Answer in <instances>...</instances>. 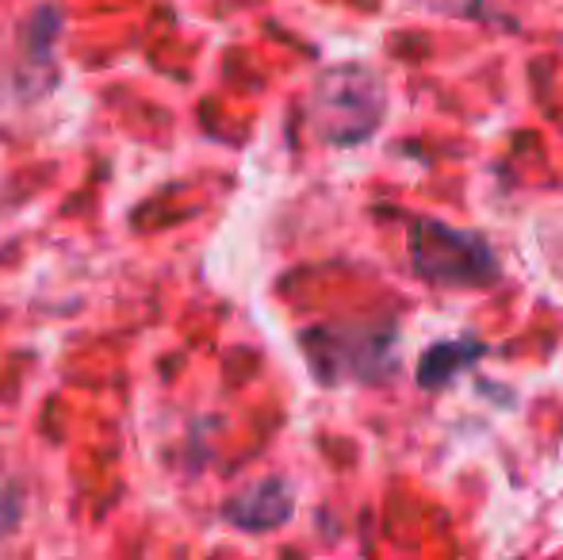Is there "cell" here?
<instances>
[{"instance_id":"obj_1","label":"cell","mask_w":563,"mask_h":560,"mask_svg":"<svg viewBox=\"0 0 563 560\" xmlns=\"http://www.w3.org/2000/svg\"><path fill=\"white\" fill-rule=\"evenodd\" d=\"M415 270L418 277L445 288H467V284L495 281V257L475 234L422 219L415 227Z\"/></svg>"},{"instance_id":"obj_2","label":"cell","mask_w":563,"mask_h":560,"mask_svg":"<svg viewBox=\"0 0 563 560\" xmlns=\"http://www.w3.org/2000/svg\"><path fill=\"white\" fill-rule=\"evenodd\" d=\"M288 515H291V495L280 480H265V484L238 495L227 507V518L242 526V530H268V526H280Z\"/></svg>"}]
</instances>
